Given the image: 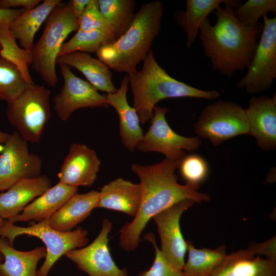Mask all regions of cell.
Masks as SVG:
<instances>
[{
  "label": "cell",
  "mask_w": 276,
  "mask_h": 276,
  "mask_svg": "<svg viewBox=\"0 0 276 276\" xmlns=\"http://www.w3.org/2000/svg\"><path fill=\"white\" fill-rule=\"evenodd\" d=\"M181 161L165 158L152 165H131L132 171L140 180L142 198L133 220L125 223L120 231L119 245L123 250L131 251L138 247L148 222L160 212L186 199L198 203L210 201L208 194L198 191L199 187L178 183L175 171Z\"/></svg>",
  "instance_id": "6da1fadb"
},
{
  "label": "cell",
  "mask_w": 276,
  "mask_h": 276,
  "mask_svg": "<svg viewBox=\"0 0 276 276\" xmlns=\"http://www.w3.org/2000/svg\"><path fill=\"white\" fill-rule=\"evenodd\" d=\"M240 4L239 1L229 0L224 7H218L213 11L215 24L212 25L207 18L199 32L204 52L213 69L227 77L248 68L263 29L260 22L248 27L236 19L234 8Z\"/></svg>",
  "instance_id": "7a4b0ae2"
},
{
  "label": "cell",
  "mask_w": 276,
  "mask_h": 276,
  "mask_svg": "<svg viewBox=\"0 0 276 276\" xmlns=\"http://www.w3.org/2000/svg\"><path fill=\"white\" fill-rule=\"evenodd\" d=\"M163 12L164 5L159 1L143 4L125 33L96 52L98 59L116 72L128 75L135 72L160 31Z\"/></svg>",
  "instance_id": "3957f363"
},
{
  "label": "cell",
  "mask_w": 276,
  "mask_h": 276,
  "mask_svg": "<svg viewBox=\"0 0 276 276\" xmlns=\"http://www.w3.org/2000/svg\"><path fill=\"white\" fill-rule=\"evenodd\" d=\"M143 63L140 70L128 75L133 97L132 107L143 124L151 120L154 106L163 99L188 97L214 100L220 96L219 91L199 89L173 78L157 62L152 49Z\"/></svg>",
  "instance_id": "277c9868"
},
{
  "label": "cell",
  "mask_w": 276,
  "mask_h": 276,
  "mask_svg": "<svg viewBox=\"0 0 276 276\" xmlns=\"http://www.w3.org/2000/svg\"><path fill=\"white\" fill-rule=\"evenodd\" d=\"M78 19L75 16L71 1L60 3L52 10L47 18L41 37L31 52V67L48 85L58 82L56 60L63 41L72 32L78 31Z\"/></svg>",
  "instance_id": "5b68a950"
},
{
  "label": "cell",
  "mask_w": 276,
  "mask_h": 276,
  "mask_svg": "<svg viewBox=\"0 0 276 276\" xmlns=\"http://www.w3.org/2000/svg\"><path fill=\"white\" fill-rule=\"evenodd\" d=\"M49 219L29 227L15 225L5 219L0 227V236L6 238L13 246L15 239L21 235L39 238L45 244L46 256L42 266L37 270V276H48L54 264L68 251L81 248L88 242V231L79 226L71 232L57 231L49 224Z\"/></svg>",
  "instance_id": "8992f818"
},
{
  "label": "cell",
  "mask_w": 276,
  "mask_h": 276,
  "mask_svg": "<svg viewBox=\"0 0 276 276\" xmlns=\"http://www.w3.org/2000/svg\"><path fill=\"white\" fill-rule=\"evenodd\" d=\"M51 91L43 85L28 84L13 101L8 103L9 122L27 142L38 144L51 116Z\"/></svg>",
  "instance_id": "52a82bcc"
},
{
  "label": "cell",
  "mask_w": 276,
  "mask_h": 276,
  "mask_svg": "<svg viewBox=\"0 0 276 276\" xmlns=\"http://www.w3.org/2000/svg\"><path fill=\"white\" fill-rule=\"evenodd\" d=\"M193 126L198 137L216 146L237 135L249 134L245 109L230 101L218 100L206 106Z\"/></svg>",
  "instance_id": "ba28073f"
},
{
  "label": "cell",
  "mask_w": 276,
  "mask_h": 276,
  "mask_svg": "<svg viewBox=\"0 0 276 276\" xmlns=\"http://www.w3.org/2000/svg\"><path fill=\"white\" fill-rule=\"evenodd\" d=\"M263 29L246 75L237 83L249 94L268 89L276 78V17L262 16Z\"/></svg>",
  "instance_id": "9c48e42d"
},
{
  "label": "cell",
  "mask_w": 276,
  "mask_h": 276,
  "mask_svg": "<svg viewBox=\"0 0 276 276\" xmlns=\"http://www.w3.org/2000/svg\"><path fill=\"white\" fill-rule=\"evenodd\" d=\"M167 108L155 106L151 125L138 144L136 148L141 152H157L170 160H182L185 150L193 152L201 146L199 137H185L175 132L170 127L166 114Z\"/></svg>",
  "instance_id": "30bf717a"
},
{
  "label": "cell",
  "mask_w": 276,
  "mask_h": 276,
  "mask_svg": "<svg viewBox=\"0 0 276 276\" xmlns=\"http://www.w3.org/2000/svg\"><path fill=\"white\" fill-rule=\"evenodd\" d=\"M42 160L29 151L28 142L16 131L9 133L0 156V191L20 179L40 175Z\"/></svg>",
  "instance_id": "8fae6325"
},
{
  "label": "cell",
  "mask_w": 276,
  "mask_h": 276,
  "mask_svg": "<svg viewBox=\"0 0 276 276\" xmlns=\"http://www.w3.org/2000/svg\"><path fill=\"white\" fill-rule=\"evenodd\" d=\"M59 65L63 83L52 101L54 110L61 120H68L75 110L80 108L109 107L106 95L100 94L88 81L76 76L70 67Z\"/></svg>",
  "instance_id": "7c38bea8"
},
{
  "label": "cell",
  "mask_w": 276,
  "mask_h": 276,
  "mask_svg": "<svg viewBox=\"0 0 276 276\" xmlns=\"http://www.w3.org/2000/svg\"><path fill=\"white\" fill-rule=\"evenodd\" d=\"M112 227L111 222L104 219L101 231L93 242L65 255L88 276H129L126 269L118 267L110 255L108 236Z\"/></svg>",
  "instance_id": "4fadbf2b"
},
{
  "label": "cell",
  "mask_w": 276,
  "mask_h": 276,
  "mask_svg": "<svg viewBox=\"0 0 276 276\" xmlns=\"http://www.w3.org/2000/svg\"><path fill=\"white\" fill-rule=\"evenodd\" d=\"M195 202L186 199L177 202L152 217L161 242L160 251L173 266L182 270L187 250V241L182 235L179 221L183 213Z\"/></svg>",
  "instance_id": "5bb4252c"
},
{
  "label": "cell",
  "mask_w": 276,
  "mask_h": 276,
  "mask_svg": "<svg viewBox=\"0 0 276 276\" xmlns=\"http://www.w3.org/2000/svg\"><path fill=\"white\" fill-rule=\"evenodd\" d=\"M100 165L94 149L84 144H73L58 173L59 182L75 188L91 186L97 179Z\"/></svg>",
  "instance_id": "9a60e30c"
},
{
  "label": "cell",
  "mask_w": 276,
  "mask_h": 276,
  "mask_svg": "<svg viewBox=\"0 0 276 276\" xmlns=\"http://www.w3.org/2000/svg\"><path fill=\"white\" fill-rule=\"evenodd\" d=\"M249 134L255 137L258 146L266 151L276 148V96L252 97L245 109Z\"/></svg>",
  "instance_id": "2e32d148"
},
{
  "label": "cell",
  "mask_w": 276,
  "mask_h": 276,
  "mask_svg": "<svg viewBox=\"0 0 276 276\" xmlns=\"http://www.w3.org/2000/svg\"><path fill=\"white\" fill-rule=\"evenodd\" d=\"M129 83V77L126 75L117 91L107 94L106 97L108 105L113 107L118 114L120 136L123 145L129 151L133 152L144 134L136 110L128 103L127 93Z\"/></svg>",
  "instance_id": "e0dca14e"
},
{
  "label": "cell",
  "mask_w": 276,
  "mask_h": 276,
  "mask_svg": "<svg viewBox=\"0 0 276 276\" xmlns=\"http://www.w3.org/2000/svg\"><path fill=\"white\" fill-rule=\"evenodd\" d=\"M52 185L51 179L45 175L19 180L0 194V218L7 220L18 214Z\"/></svg>",
  "instance_id": "ac0fdd59"
},
{
  "label": "cell",
  "mask_w": 276,
  "mask_h": 276,
  "mask_svg": "<svg viewBox=\"0 0 276 276\" xmlns=\"http://www.w3.org/2000/svg\"><path fill=\"white\" fill-rule=\"evenodd\" d=\"M268 250V246L264 242L253 243L246 249L226 255L212 276H256L271 263L276 262L269 258L256 257L267 256Z\"/></svg>",
  "instance_id": "d6986e66"
},
{
  "label": "cell",
  "mask_w": 276,
  "mask_h": 276,
  "mask_svg": "<svg viewBox=\"0 0 276 276\" xmlns=\"http://www.w3.org/2000/svg\"><path fill=\"white\" fill-rule=\"evenodd\" d=\"M141 198L140 183L119 178L102 187L96 208L115 210L134 217L139 211Z\"/></svg>",
  "instance_id": "ffe728a7"
},
{
  "label": "cell",
  "mask_w": 276,
  "mask_h": 276,
  "mask_svg": "<svg viewBox=\"0 0 276 276\" xmlns=\"http://www.w3.org/2000/svg\"><path fill=\"white\" fill-rule=\"evenodd\" d=\"M78 188L58 182L27 205L21 214H18L7 220L14 224L17 222H27L30 220L39 222L49 219L72 196L76 194Z\"/></svg>",
  "instance_id": "44dd1931"
},
{
  "label": "cell",
  "mask_w": 276,
  "mask_h": 276,
  "mask_svg": "<svg viewBox=\"0 0 276 276\" xmlns=\"http://www.w3.org/2000/svg\"><path fill=\"white\" fill-rule=\"evenodd\" d=\"M56 64H65L78 70L97 90L107 94L117 91L109 68L102 61L92 57L87 53L74 52L59 56L56 59Z\"/></svg>",
  "instance_id": "7402d4cb"
},
{
  "label": "cell",
  "mask_w": 276,
  "mask_h": 276,
  "mask_svg": "<svg viewBox=\"0 0 276 276\" xmlns=\"http://www.w3.org/2000/svg\"><path fill=\"white\" fill-rule=\"evenodd\" d=\"M99 192L92 190L84 194L72 196L49 219L52 228L67 232L84 220L96 208Z\"/></svg>",
  "instance_id": "603a6c76"
},
{
  "label": "cell",
  "mask_w": 276,
  "mask_h": 276,
  "mask_svg": "<svg viewBox=\"0 0 276 276\" xmlns=\"http://www.w3.org/2000/svg\"><path fill=\"white\" fill-rule=\"evenodd\" d=\"M0 252L4 258L0 263V276H37V264L47 253L44 246L27 251L16 250L1 236Z\"/></svg>",
  "instance_id": "cb8c5ba5"
},
{
  "label": "cell",
  "mask_w": 276,
  "mask_h": 276,
  "mask_svg": "<svg viewBox=\"0 0 276 276\" xmlns=\"http://www.w3.org/2000/svg\"><path fill=\"white\" fill-rule=\"evenodd\" d=\"M60 2L44 0L34 8L26 10L10 25L9 29L16 39L18 40L21 48L31 53L37 31Z\"/></svg>",
  "instance_id": "d4e9b609"
},
{
  "label": "cell",
  "mask_w": 276,
  "mask_h": 276,
  "mask_svg": "<svg viewBox=\"0 0 276 276\" xmlns=\"http://www.w3.org/2000/svg\"><path fill=\"white\" fill-rule=\"evenodd\" d=\"M229 0H187L185 11L175 14L176 22L186 34V46L190 48L199 34L200 28L209 15Z\"/></svg>",
  "instance_id": "484cf974"
},
{
  "label": "cell",
  "mask_w": 276,
  "mask_h": 276,
  "mask_svg": "<svg viewBox=\"0 0 276 276\" xmlns=\"http://www.w3.org/2000/svg\"><path fill=\"white\" fill-rule=\"evenodd\" d=\"M187 246L188 258L182 269L186 276H212L227 255L225 245L215 249H197L187 241Z\"/></svg>",
  "instance_id": "4316f807"
},
{
  "label": "cell",
  "mask_w": 276,
  "mask_h": 276,
  "mask_svg": "<svg viewBox=\"0 0 276 276\" xmlns=\"http://www.w3.org/2000/svg\"><path fill=\"white\" fill-rule=\"evenodd\" d=\"M100 11L114 32L115 40L123 35L134 15V0H98Z\"/></svg>",
  "instance_id": "83f0119b"
},
{
  "label": "cell",
  "mask_w": 276,
  "mask_h": 276,
  "mask_svg": "<svg viewBox=\"0 0 276 276\" xmlns=\"http://www.w3.org/2000/svg\"><path fill=\"white\" fill-rule=\"evenodd\" d=\"M8 27L0 25V56L17 67L27 84H33L28 69L32 62L31 53L18 47Z\"/></svg>",
  "instance_id": "f1b7e54d"
},
{
  "label": "cell",
  "mask_w": 276,
  "mask_h": 276,
  "mask_svg": "<svg viewBox=\"0 0 276 276\" xmlns=\"http://www.w3.org/2000/svg\"><path fill=\"white\" fill-rule=\"evenodd\" d=\"M112 41L109 35L100 30H78L70 40L63 44L58 56L74 52L96 53L102 44Z\"/></svg>",
  "instance_id": "f546056e"
},
{
  "label": "cell",
  "mask_w": 276,
  "mask_h": 276,
  "mask_svg": "<svg viewBox=\"0 0 276 276\" xmlns=\"http://www.w3.org/2000/svg\"><path fill=\"white\" fill-rule=\"evenodd\" d=\"M27 85L17 67L0 56V100L13 101Z\"/></svg>",
  "instance_id": "4dcf8cb0"
},
{
  "label": "cell",
  "mask_w": 276,
  "mask_h": 276,
  "mask_svg": "<svg viewBox=\"0 0 276 276\" xmlns=\"http://www.w3.org/2000/svg\"><path fill=\"white\" fill-rule=\"evenodd\" d=\"M268 12L275 14V0H248L234 10L236 19L248 27L256 25L259 18Z\"/></svg>",
  "instance_id": "1f68e13d"
},
{
  "label": "cell",
  "mask_w": 276,
  "mask_h": 276,
  "mask_svg": "<svg viewBox=\"0 0 276 276\" xmlns=\"http://www.w3.org/2000/svg\"><path fill=\"white\" fill-rule=\"evenodd\" d=\"M180 173L186 184L199 187L207 177L209 166L206 160L197 154L186 155L179 166Z\"/></svg>",
  "instance_id": "d6a6232c"
},
{
  "label": "cell",
  "mask_w": 276,
  "mask_h": 276,
  "mask_svg": "<svg viewBox=\"0 0 276 276\" xmlns=\"http://www.w3.org/2000/svg\"><path fill=\"white\" fill-rule=\"evenodd\" d=\"M78 30H100L109 35L113 41L115 40L113 29L100 11L98 0H90L81 16L78 19Z\"/></svg>",
  "instance_id": "836d02e7"
},
{
  "label": "cell",
  "mask_w": 276,
  "mask_h": 276,
  "mask_svg": "<svg viewBox=\"0 0 276 276\" xmlns=\"http://www.w3.org/2000/svg\"><path fill=\"white\" fill-rule=\"evenodd\" d=\"M144 238L153 244L155 258L151 267L140 272L138 276H186L182 270L173 266L165 258L156 245L153 234L149 233L144 236Z\"/></svg>",
  "instance_id": "e575fe53"
},
{
  "label": "cell",
  "mask_w": 276,
  "mask_h": 276,
  "mask_svg": "<svg viewBox=\"0 0 276 276\" xmlns=\"http://www.w3.org/2000/svg\"><path fill=\"white\" fill-rule=\"evenodd\" d=\"M41 0H0V8L31 10L38 6Z\"/></svg>",
  "instance_id": "d590c367"
},
{
  "label": "cell",
  "mask_w": 276,
  "mask_h": 276,
  "mask_svg": "<svg viewBox=\"0 0 276 276\" xmlns=\"http://www.w3.org/2000/svg\"><path fill=\"white\" fill-rule=\"evenodd\" d=\"M25 10V9H4L0 8V25L9 26Z\"/></svg>",
  "instance_id": "8d00e7d4"
},
{
  "label": "cell",
  "mask_w": 276,
  "mask_h": 276,
  "mask_svg": "<svg viewBox=\"0 0 276 276\" xmlns=\"http://www.w3.org/2000/svg\"><path fill=\"white\" fill-rule=\"evenodd\" d=\"M90 0H72L71 5L75 16L78 19L83 13Z\"/></svg>",
  "instance_id": "74e56055"
},
{
  "label": "cell",
  "mask_w": 276,
  "mask_h": 276,
  "mask_svg": "<svg viewBox=\"0 0 276 276\" xmlns=\"http://www.w3.org/2000/svg\"><path fill=\"white\" fill-rule=\"evenodd\" d=\"M256 276H276V262L271 263Z\"/></svg>",
  "instance_id": "f35d334b"
},
{
  "label": "cell",
  "mask_w": 276,
  "mask_h": 276,
  "mask_svg": "<svg viewBox=\"0 0 276 276\" xmlns=\"http://www.w3.org/2000/svg\"><path fill=\"white\" fill-rule=\"evenodd\" d=\"M9 134V133L3 131L0 128V145L5 143Z\"/></svg>",
  "instance_id": "ab89813d"
},
{
  "label": "cell",
  "mask_w": 276,
  "mask_h": 276,
  "mask_svg": "<svg viewBox=\"0 0 276 276\" xmlns=\"http://www.w3.org/2000/svg\"><path fill=\"white\" fill-rule=\"evenodd\" d=\"M4 258L2 254L0 252V263H2L4 262Z\"/></svg>",
  "instance_id": "60d3db41"
},
{
  "label": "cell",
  "mask_w": 276,
  "mask_h": 276,
  "mask_svg": "<svg viewBox=\"0 0 276 276\" xmlns=\"http://www.w3.org/2000/svg\"><path fill=\"white\" fill-rule=\"evenodd\" d=\"M4 220L5 219H3L0 218V227L3 225Z\"/></svg>",
  "instance_id": "b9f144b4"
},
{
  "label": "cell",
  "mask_w": 276,
  "mask_h": 276,
  "mask_svg": "<svg viewBox=\"0 0 276 276\" xmlns=\"http://www.w3.org/2000/svg\"><path fill=\"white\" fill-rule=\"evenodd\" d=\"M1 50H2V47H1V45L0 44V53H1Z\"/></svg>",
  "instance_id": "7bdbcfd3"
}]
</instances>
